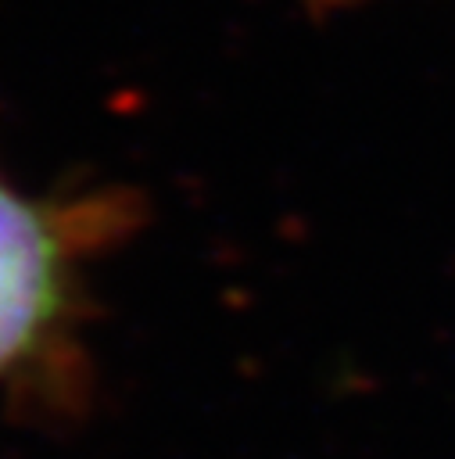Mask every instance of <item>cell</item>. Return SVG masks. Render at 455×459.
I'll return each mask as SVG.
<instances>
[{"label":"cell","mask_w":455,"mask_h":459,"mask_svg":"<svg viewBox=\"0 0 455 459\" xmlns=\"http://www.w3.org/2000/svg\"><path fill=\"white\" fill-rule=\"evenodd\" d=\"M133 226V197H43L0 172V391L75 398V323L93 255Z\"/></svg>","instance_id":"obj_1"}]
</instances>
